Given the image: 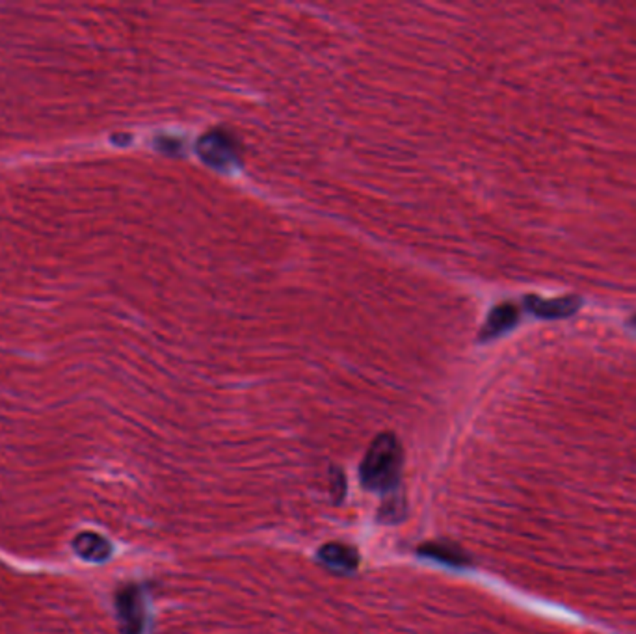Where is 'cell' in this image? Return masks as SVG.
<instances>
[{
  "mask_svg": "<svg viewBox=\"0 0 636 634\" xmlns=\"http://www.w3.org/2000/svg\"><path fill=\"white\" fill-rule=\"evenodd\" d=\"M402 446L392 434H380L361 462V484L373 492H391L399 484Z\"/></svg>",
  "mask_w": 636,
  "mask_h": 634,
  "instance_id": "1",
  "label": "cell"
},
{
  "mask_svg": "<svg viewBox=\"0 0 636 634\" xmlns=\"http://www.w3.org/2000/svg\"><path fill=\"white\" fill-rule=\"evenodd\" d=\"M121 634H143L145 630V605L142 592L136 586H127L115 597Z\"/></svg>",
  "mask_w": 636,
  "mask_h": 634,
  "instance_id": "2",
  "label": "cell"
},
{
  "mask_svg": "<svg viewBox=\"0 0 636 634\" xmlns=\"http://www.w3.org/2000/svg\"><path fill=\"white\" fill-rule=\"evenodd\" d=\"M527 308L541 318H564L577 313L581 308V299L577 296H566L555 299H541L538 296H529L525 299Z\"/></svg>",
  "mask_w": 636,
  "mask_h": 634,
  "instance_id": "3",
  "label": "cell"
},
{
  "mask_svg": "<svg viewBox=\"0 0 636 634\" xmlns=\"http://www.w3.org/2000/svg\"><path fill=\"white\" fill-rule=\"evenodd\" d=\"M318 560L336 573H352L359 565V555L354 547L345 543H327L318 551Z\"/></svg>",
  "mask_w": 636,
  "mask_h": 634,
  "instance_id": "4",
  "label": "cell"
},
{
  "mask_svg": "<svg viewBox=\"0 0 636 634\" xmlns=\"http://www.w3.org/2000/svg\"><path fill=\"white\" fill-rule=\"evenodd\" d=\"M75 553L88 562H105L112 555V546L106 538L97 532H80L73 539Z\"/></svg>",
  "mask_w": 636,
  "mask_h": 634,
  "instance_id": "5",
  "label": "cell"
},
{
  "mask_svg": "<svg viewBox=\"0 0 636 634\" xmlns=\"http://www.w3.org/2000/svg\"><path fill=\"white\" fill-rule=\"evenodd\" d=\"M520 318V309L513 304H502L499 308H495L482 329V339H493L497 335H501L502 331L510 329L513 324L518 322Z\"/></svg>",
  "mask_w": 636,
  "mask_h": 634,
  "instance_id": "6",
  "label": "cell"
},
{
  "mask_svg": "<svg viewBox=\"0 0 636 634\" xmlns=\"http://www.w3.org/2000/svg\"><path fill=\"white\" fill-rule=\"evenodd\" d=\"M199 151H201V155L205 157V161L215 162L217 166H220L227 157H231V147L218 134L205 136L199 143Z\"/></svg>",
  "mask_w": 636,
  "mask_h": 634,
  "instance_id": "7",
  "label": "cell"
},
{
  "mask_svg": "<svg viewBox=\"0 0 636 634\" xmlns=\"http://www.w3.org/2000/svg\"><path fill=\"white\" fill-rule=\"evenodd\" d=\"M422 555H427L430 558H436L439 562H447L452 565H458L464 562L462 553L456 547H450L447 543H429L427 547L420 549Z\"/></svg>",
  "mask_w": 636,
  "mask_h": 634,
  "instance_id": "8",
  "label": "cell"
},
{
  "mask_svg": "<svg viewBox=\"0 0 636 634\" xmlns=\"http://www.w3.org/2000/svg\"><path fill=\"white\" fill-rule=\"evenodd\" d=\"M632 322H634V324H636V317H634V318H632Z\"/></svg>",
  "mask_w": 636,
  "mask_h": 634,
  "instance_id": "9",
  "label": "cell"
}]
</instances>
